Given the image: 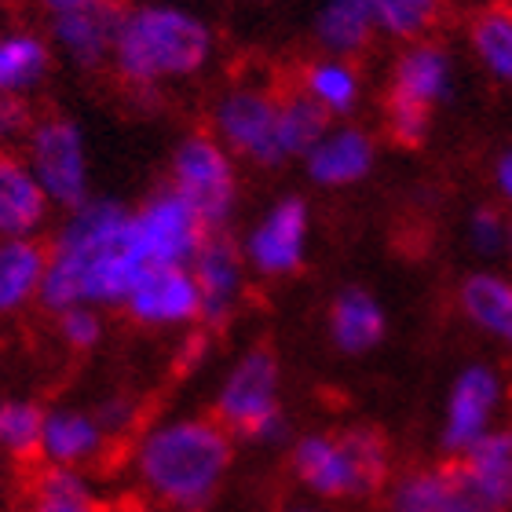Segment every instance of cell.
Instances as JSON below:
<instances>
[{"label": "cell", "mask_w": 512, "mask_h": 512, "mask_svg": "<svg viewBox=\"0 0 512 512\" xmlns=\"http://www.w3.org/2000/svg\"><path fill=\"white\" fill-rule=\"evenodd\" d=\"M216 33L198 11L176 0H147L121 8L110 66L136 92L191 81L213 63Z\"/></svg>", "instance_id": "6da1fadb"}, {"label": "cell", "mask_w": 512, "mask_h": 512, "mask_svg": "<svg viewBox=\"0 0 512 512\" xmlns=\"http://www.w3.org/2000/svg\"><path fill=\"white\" fill-rule=\"evenodd\" d=\"M235 461V439L216 417H172L139 439L136 476L154 502L202 509Z\"/></svg>", "instance_id": "7a4b0ae2"}, {"label": "cell", "mask_w": 512, "mask_h": 512, "mask_svg": "<svg viewBox=\"0 0 512 512\" xmlns=\"http://www.w3.org/2000/svg\"><path fill=\"white\" fill-rule=\"evenodd\" d=\"M454 92V55L447 44L421 37L403 44L388 74L384 96V125L399 147H421L432 132V114Z\"/></svg>", "instance_id": "3957f363"}, {"label": "cell", "mask_w": 512, "mask_h": 512, "mask_svg": "<svg viewBox=\"0 0 512 512\" xmlns=\"http://www.w3.org/2000/svg\"><path fill=\"white\" fill-rule=\"evenodd\" d=\"M169 187L202 216L205 231H227L238 205L235 154L213 132H191L172 150Z\"/></svg>", "instance_id": "277c9868"}, {"label": "cell", "mask_w": 512, "mask_h": 512, "mask_svg": "<svg viewBox=\"0 0 512 512\" xmlns=\"http://www.w3.org/2000/svg\"><path fill=\"white\" fill-rule=\"evenodd\" d=\"M278 103L282 92L260 81H238L216 96L209 110L213 136L224 143L235 158H246L253 165L275 169L282 165L278 150Z\"/></svg>", "instance_id": "5b68a950"}, {"label": "cell", "mask_w": 512, "mask_h": 512, "mask_svg": "<svg viewBox=\"0 0 512 512\" xmlns=\"http://www.w3.org/2000/svg\"><path fill=\"white\" fill-rule=\"evenodd\" d=\"M26 165L33 169L37 183L44 187L48 202L59 209H77L81 202H88V139L81 132V125L63 114L33 121L26 132Z\"/></svg>", "instance_id": "8992f818"}, {"label": "cell", "mask_w": 512, "mask_h": 512, "mask_svg": "<svg viewBox=\"0 0 512 512\" xmlns=\"http://www.w3.org/2000/svg\"><path fill=\"white\" fill-rule=\"evenodd\" d=\"M202 216L172 187H161L128 213V246L136 249L147 271L154 267H191L205 242Z\"/></svg>", "instance_id": "52a82bcc"}, {"label": "cell", "mask_w": 512, "mask_h": 512, "mask_svg": "<svg viewBox=\"0 0 512 512\" xmlns=\"http://www.w3.org/2000/svg\"><path fill=\"white\" fill-rule=\"evenodd\" d=\"M505 403V384L498 370L487 363L465 366L447 395V410H443V432H439V447L450 458H461L469 447H476L487 432L494 428Z\"/></svg>", "instance_id": "ba28073f"}, {"label": "cell", "mask_w": 512, "mask_h": 512, "mask_svg": "<svg viewBox=\"0 0 512 512\" xmlns=\"http://www.w3.org/2000/svg\"><path fill=\"white\" fill-rule=\"evenodd\" d=\"M278 384L282 370L271 348H249L231 374L224 377L220 392H216V421L231 432V436H249L267 414H275L278 406Z\"/></svg>", "instance_id": "9c48e42d"}, {"label": "cell", "mask_w": 512, "mask_h": 512, "mask_svg": "<svg viewBox=\"0 0 512 512\" xmlns=\"http://www.w3.org/2000/svg\"><path fill=\"white\" fill-rule=\"evenodd\" d=\"M308 224L311 213L304 198H297V194L278 198L242 242L246 267H253L256 275L264 278L297 275L304 267V253H308Z\"/></svg>", "instance_id": "30bf717a"}, {"label": "cell", "mask_w": 512, "mask_h": 512, "mask_svg": "<svg viewBox=\"0 0 512 512\" xmlns=\"http://www.w3.org/2000/svg\"><path fill=\"white\" fill-rule=\"evenodd\" d=\"M194 282L202 293V322L209 330H224L246 293V256L227 231H209L194 256Z\"/></svg>", "instance_id": "8fae6325"}, {"label": "cell", "mask_w": 512, "mask_h": 512, "mask_svg": "<svg viewBox=\"0 0 512 512\" xmlns=\"http://www.w3.org/2000/svg\"><path fill=\"white\" fill-rule=\"evenodd\" d=\"M121 308L139 326L172 330V326L202 322V293L191 267H154L139 278Z\"/></svg>", "instance_id": "7c38bea8"}, {"label": "cell", "mask_w": 512, "mask_h": 512, "mask_svg": "<svg viewBox=\"0 0 512 512\" xmlns=\"http://www.w3.org/2000/svg\"><path fill=\"white\" fill-rule=\"evenodd\" d=\"M289 461H293L297 480L319 498H363V494H370L341 432L337 436L315 432V436L297 439Z\"/></svg>", "instance_id": "4fadbf2b"}, {"label": "cell", "mask_w": 512, "mask_h": 512, "mask_svg": "<svg viewBox=\"0 0 512 512\" xmlns=\"http://www.w3.org/2000/svg\"><path fill=\"white\" fill-rule=\"evenodd\" d=\"M118 19V0H92L85 8L55 15V19H48L52 48L74 66H81V70H99V66L110 63Z\"/></svg>", "instance_id": "5bb4252c"}, {"label": "cell", "mask_w": 512, "mask_h": 512, "mask_svg": "<svg viewBox=\"0 0 512 512\" xmlns=\"http://www.w3.org/2000/svg\"><path fill=\"white\" fill-rule=\"evenodd\" d=\"M454 469L483 512H512V425L491 428L454 461Z\"/></svg>", "instance_id": "9a60e30c"}, {"label": "cell", "mask_w": 512, "mask_h": 512, "mask_svg": "<svg viewBox=\"0 0 512 512\" xmlns=\"http://www.w3.org/2000/svg\"><path fill=\"white\" fill-rule=\"evenodd\" d=\"M377 165V143L359 125H330L322 139L304 154L308 180L319 187H355Z\"/></svg>", "instance_id": "2e32d148"}, {"label": "cell", "mask_w": 512, "mask_h": 512, "mask_svg": "<svg viewBox=\"0 0 512 512\" xmlns=\"http://www.w3.org/2000/svg\"><path fill=\"white\" fill-rule=\"evenodd\" d=\"M110 432L99 425V417L92 410H77V406H59L48 410L41 425V447L37 454L44 458V465H92V461L107 450Z\"/></svg>", "instance_id": "e0dca14e"}, {"label": "cell", "mask_w": 512, "mask_h": 512, "mask_svg": "<svg viewBox=\"0 0 512 512\" xmlns=\"http://www.w3.org/2000/svg\"><path fill=\"white\" fill-rule=\"evenodd\" d=\"M48 194L26 158L0 154V238H33L48 220Z\"/></svg>", "instance_id": "ac0fdd59"}, {"label": "cell", "mask_w": 512, "mask_h": 512, "mask_svg": "<svg viewBox=\"0 0 512 512\" xmlns=\"http://www.w3.org/2000/svg\"><path fill=\"white\" fill-rule=\"evenodd\" d=\"M384 304L363 286H344L330 304V341L344 355H366L384 341Z\"/></svg>", "instance_id": "d6986e66"}, {"label": "cell", "mask_w": 512, "mask_h": 512, "mask_svg": "<svg viewBox=\"0 0 512 512\" xmlns=\"http://www.w3.org/2000/svg\"><path fill=\"white\" fill-rule=\"evenodd\" d=\"M392 512H483L458 480V469H414L395 480L388 494Z\"/></svg>", "instance_id": "ffe728a7"}, {"label": "cell", "mask_w": 512, "mask_h": 512, "mask_svg": "<svg viewBox=\"0 0 512 512\" xmlns=\"http://www.w3.org/2000/svg\"><path fill=\"white\" fill-rule=\"evenodd\" d=\"M48 246L37 238H0V319L19 315L41 297Z\"/></svg>", "instance_id": "44dd1931"}, {"label": "cell", "mask_w": 512, "mask_h": 512, "mask_svg": "<svg viewBox=\"0 0 512 512\" xmlns=\"http://www.w3.org/2000/svg\"><path fill=\"white\" fill-rule=\"evenodd\" d=\"M300 92L315 99L330 118H352L363 103V74L352 59L322 52L300 70Z\"/></svg>", "instance_id": "7402d4cb"}, {"label": "cell", "mask_w": 512, "mask_h": 512, "mask_svg": "<svg viewBox=\"0 0 512 512\" xmlns=\"http://www.w3.org/2000/svg\"><path fill=\"white\" fill-rule=\"evenodd\" d=\"M458 308L476 330L512 348V278L498 271H476L461 282Z\"/></svg>", "instance_id": "603a6c76"}, {"label": "cell", "mask_w": 512, "mask_h": 512, "mask_svg": "<svg viewBox=\"0 0 512 512\" xmlns=\"http://www.w3.org/2000/svg\"><path fill=\"white\" fill-rule=\"evenodd\" d=\"M311 33H315V44L326 55L352 59L374 41V11L366 0H322L319 11H315V22H311Z\"/></svg>", "instance_id": "cb8c5ba5"}, {"label": "cell", "mask_w": 512, "mask_h": 512, "mask_svg": "<svg viewBox=\"0 0 512 512\" xmlns=\"http://www.w3.org/2000/svg\"><path fill=\"white\" fill-rule=\"evenodd\" d=\"M48 70H52V44L41 33H0V96H30L44 85Z\"/></svg>", "instance_id": "d4e9b609"}, {"label": "cell", "mask_w": 512, "mask_h": 512, "mask_svg": "<svg viewBox=\"0 0 512 512\" xmlns=\"http://www.w3.org/2000/svg\"><path fill=\"white\" fill-rule=\"evenodd\" d=\"M469 48L480 70L498 85H512V4H487L469 22Z\"/></svg>", "instance_id": "484cf974"}, {"label": "cell", "mask_w": 512, "mask_h": 512, "mask_svg": "<svg viewBox=\"0 0 512 512\" xmlns=\"http://www.w3.org/2000/svg\"><path fill=\"white\" fill-rule=\"evenodd\" d=\"M330 125V114L315 99L304 96L300 88L282 92V103H278V150H282V161L304 158Z\"/></svg>", "instance_id": "4316f807"}, {"label": "cell", "mask_w": 512, "mask_h": 512, "mask_svg": "<svg viewBox=\"0 0 512 512\" xmlns=\"http://www.w3.org/2000/svg\"><path fill=\"white\" fill-rule=\"evenodd\" d=\"M366 4L374 11L377 33L399 44L428 37L443 15V0H366Z\"/></svg>", "instance_id": "83f0119b"}, {"label": "cell", "mask_w": 512, "mask_h": 512, "mask_svg": "<svg viewBox=\"0 0 512 512\" xmlns=\"http://www.w3.org/2000/svg\"><path fill=\"white\" fill-rule=\"evenodd\" d=\"M44 410L30 399H4L0 403V454L30 458L41 447Z\"/></svg>", "instance_id": "f1b7e54d"}, {"label": "cell", "mask_w": 512, "mask_h": 512, "mask_svg": "<svg viewBox=\"0 0 512 512\" xmlns=\"http://www.w3.org/2000/svg\"><path fill=\"white\" fill-rule=\"evenodd\" d=\"M344 443H348V450H352L355 465H359V472H363L366 480V491L374 494L384 487V480H388V469H392V454H388V443L381 439V432L377 428H344L341 432Z\"/></svg>", "instance_id": "f546056e"}, {"label": "cell", "mask_w": 512, "mask_h": 512, "mask_svg": "<svg viewBox=\"0 0 512 512\" xmlns=\"http://www.w3.org/2000/svg\"><path fill=\"white\" fill-rule=\"evenodd\" d=\"M55 330H59V341L74 352H92L99 341H103V315L99 308H88V304H77V308H66L55 315Z\"/></svg>", "instance_id": "4dcf8cb0"}, {"label": "cell", "mask_w": 512, "mask_h": 512, "mask_svg": "<svg viewBox=\"0 0 512 512\" xmlns=\"http://www.w3.org/2000/svg\"><path fill=\"white\" fill-rule=\"evenodd\" d=\"M509 231H512V224L498 213V209H491V205L472 209L469 246L480 256H505V249H509Z\"/></svg>", "instance_id": "1f68e13d"}, {"label": "cell", "mask_w": 512, "mask_h": 512, "mask_svg": "<svg viewBox=\"0 0 512 512\" xmlns=\"http://www.w3.org/2000/svg\"><path fill=\"white\" fill-rule=\"evenodd\" d=\"M30 110L22 99H11V96H0V150L11 147V143H19L26 139L30 132Z\"/></svg>", "instance_id": "d6a6232c"}, {"label": "cell", "mask_w": 512, "mask_h": 512, "mask_svg": "<svg viewBox=\"0 0 512 512\" xmlns=\"http://www.w3.org/2000/svg\"><path fill=\"white\" fill-rule=\"evenodd\" d=\"M26 512H107L96 494H30Z\"/></svg>", "instance_id": "836d02e7"}, {"label": "cell", "mask_w": 512, "mask_h": 512, "mask_svg": "<svg viewBox=\"0 0 512 512\" xmlns=\"http://www.w3.org/2000/svg\"><path fill=\"white\" fill-rule=\"evenodd\" d=\"M92 414L99 417V425L107 428L110 436H118V432L132 428V421H136V403L132 399H103L99 410H92Z\"/></svg>", "instance_id": "e575fe53"}, {"label": "cell", "mask_w": 512, "mask_h": 512, "mask_svg": "<svg viewBox=\"0 0 512 512\" xmlns=\"http://www.w3.org/2000/svg\"><path fill=\"white\" fill-rule=\"evenodd\" d=\"M494 183H498V194L505 198V205L512 209V150H505L494 165Z\"/></svg>", "instance_id": "d590c367"}, {"label": "cell", "mask_w": 512, "mask_h": 512, "mask_svg": "<svg viewBox=\"0 0 512 512\" xmlns=\"http://www.w3.org/2000/svg\"><path fill=\"white\" fill-rule=\"evenodd\" d=\"M33 4L44 11V19H55V15H66V11L85 8V4H92V0H33Z\"/></svg>", "instance_id": "8d00e7d4"}, {"label": "cell", "mask_w": 512, "mask_h": 512, "mask_svg": "<svg viewBox=\"0 0 512 512\" xmlns=\"http://www.w3.org/2000/svg\"><path fill=\"white\" fill-rule=\"evenodd\" d=\"M505 256H512V231H509V249H505Z\"/></svg>", "instance_id": "74e56055"}, {"label": "cell", "mask_w": 512, "mask_h": 512, "mask_svg": "<svg viewBox=\"0 0 512 512\" xmlns=\"http://www.w3.org/2000/svg\"><path fill=\"white\" fill-rule=\"evenodd\" d=\"M293 512H315V509H293Z\"/></svg>", "instance_id": "f35d334b"}, {"label": "cell", "mask_w": 512, "mask_h": 512, "mask_svg": "<svg viewBox=\"0 0 512 512\" xmlns=\"http://www.w3.org/2000/svg\"><path fill=\"white\" fill-rule=\"evenodd\" d=\"M187 512H202V509H187Z\"/></svg>", "instance_id": "ab89813d"}, {"label": "cell", "mask_w": 512, "mask_h": 512, "mask_svg": "<svg viewBox=\"0 0 512 512\" xmlns=\"http://www.w3.org/2000/svg\"><path fill=\"white\" fill-rule=\"evenodd\" d=\"M509 4H512V0H509Z\"/></svg>", "instance_id": "60d3db41"}]
</instances>
